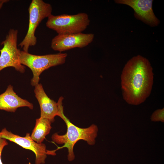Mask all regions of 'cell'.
<instances>
[{"mask_svg":"<svg viewBox=\"0 0 164 164\" xmlns=\"http://www.w3.org/2000/svg\"><path fill=\"white\" fill-rule=\"evenodd\" d=\"M152 68L149 60L140 55L126 63L121 76L123 99L128 104L139 105L150 95L153 83Z\"/></svg>","mask_w":164,"mask_h":164,"instance_id":"obj_1","label":"cell"},{"mask_svg":"<svg viewBox=\"0 0 164 164\" xmlns=\"http://www.w3.org/2000/svg\"><path fill=\"white\" fill-rule=\"evenodd\" d=\"M63 97L61 96L57 102L58 107V116L65 123L67 126V132L64 135L53 134L51 137L53 142L58 144H63L60 148H66L68 149L67 159L71 161L75 159L73 147L76 142L80 140L86 141L90 145H94L95 139L97 135L98 129L97 125L92 124L88 128H82L72 123L64 114L63 101Z\"/></svg>","mask_w":164,"mask_h":164,"instance_id":"obj_2","label":"cell"},{"mask_svg":"<svg viewBox=\"0 0 164 164\" xmlns=\"http://www.w3.org/2000/svg\"><path fill=\"white\" fill-rule=\"evenodd\" d=\"M67 56V53H61L38 55L21 50L20 61L22 65L28 67L32 71L33 77L31 84L35 86L39 84V76L44 71L51 67L64 64Z\"/></svg>","mask_w":164,"mask_h":164,"instance_id":"obj_3","label":"cell"},{"mask_svg":"<svg viewBox=\"0 0 164 164\" xmlns=\"http://www.w3.org/2000/svg\"><path fill=\"white\" fill-rule=\"evenodd\" d=\"M52 7L42 0H32L28 8L29 24L27 33L18 46L23 50L28 52L30 46H35L37 38L35 33L36 28L42 21L52 15Z\"/></svg>","mask_w":164,"mask_h":164,"instance_id":"obj_4","label":"cell"},{"mask_svg":"<svg viewBox=\"0 0 164 164\" xmlns=\"http://www.w3.org/2000/svg\"><path fill=\"white\" fill-rule=\"evenodd\" d=\"M90 23L88 15L85 13L74 15L52 14L48 18L46 26L55 31L58 34H73L82 32Z\"/></svg>","mask_w":164,"mask_h":164,"instance_id":"obj_5","label":"cell"},{"mask_svg":"<svg viewBox=\"0 0 164 164\" xmlns=\"http://www.w3.org/2000/svg\"><path fill=\"white\" fill-rule=\"evenodd\" d=\"M18 34L17 30L10 29L5 39L1 43L3 47L0 50V71L10 67L22 73L25 71V66L20 61L21 50L17 48Z\"/></svg>","mask_w":164,"mask_h":164,"instance_id":"obj_6","label":"cell"},{"mask_svg":"<svg viewBox=\"0 0 164 164\" xmlns=\"http://www.w3.org/2000/svg\"><path fill=\"white\" fill-rule=\"evenodd\" d=\"M94 38L92 33L58 34L52 39L51 47L60 53L74 48H82L91 43Z\"/></svg>","mask_w":164,"mask_h":164,"instance_id":"obj_7","label":"cell"},{"mask_svg":"<svg viewBox=\"0 0 164 164\" xmlns=\"http://www.w3.org/2000/svg\"><path fill=\"white\" fill-rule=\"evenodd\" d=\"M0 138L13 142L23 148L31 150L36 156L35 164H43L48 155L45 144H38L31 138L30 134L27 133L25 137H21L9 131L6 128L0 132Z\"/></svg>","mask_w":164,"mask_h":164,"instance_id":"obj_8","label":"cell"},{"mask_svg":"<svg viewBox=\"0 0 164 164\" xmlns=\"http://www.w3.org/2000/svg\"><path fill=\"white\" fill-rule=\"evenodd\" d=\"M118 4H124L132 8L135 18L150 26H158L160 22L152 8V0H116Z\"/></svg>","mask_w":164,"mask_h":164,"instance_id":"obj_9","label":"cell"},{"mask_svg":"<svg viewBox=\"0 0 164 164\" xmlns=\"http://www.w3.org/2000/svg\"><path fill=\"white\" fill-rule=\"evenodd\" d=\"M34 87L35 96L40 108V117L47 119L52 123L54 122L55 117L58 116V113L57 103L48 97L41 84Z\"/></svg>","mask_w":164,"mask_h":164,"instance_id":"obj_10","label":"cell"},{"mask_svg":"<svg viewBox=\"0 0 164 164\" xmlns=\"http://www.w3.org/2000/svg\"><path fill=\"white\" fill-rule=\"evenodd\" d=\"M25 107L32 110L33 108V104L18 96L11 85H9L5 91L0 94V110L14 112L18 108Z\"/></svg>","mask_w":164,"mask_h":164,"instance_id":"obj_11","label":"cell"},{"mask_svg":"<svg viewBox=\"0 0 164 164\" xmlns=\"http://www.w3.org/2000/svg\"><path fill=\"white\" fill-rule=\"evenodd\" d=\"M51 122L49 119L40 117L36 119L35 125L30 135L32 139L38 144L42 143L51 129Z\"/></svg>","mask_w":164,"mask_h":164,"instance_id":"obj_12","label":"cell"},{"mask_svg":"<svg viewBox=\"0 0 164 164\" xmlns=\"http://www.w3.org/2000/svg\"><path fill=\"white\" fill-rule=\"evenodd\" d=\"M150 119L152 121H164V108L158 109L154 111L151 115Z\"/></svg>","mask_w":164,"mask_h":164,"instance_id":"obj_13","label":"cell"},{"mask_svg":"<svg viewBox=\"0 0 164 164\" xmlns=\"http://www.w3.org/2000/svg\"><path fill=\"white\" fill-rule=\"evenodd\" d=\"M8 145L6 139L0 138V164H3L1 160L2 152L4 147Z\"/></svg>","mask_w":164,"mask_h":164,"instance_id":"obj_14","label":"cell"},{"mask_svg":"<svg viewBox=\"0 0 164 164\" xmlns=\"http://www.w3.org/2000/svg\"><path fill=\"white\" fill-rule=\"evenodd\" d=\"M8 0H2V1L0 2V10L2 8L4 3L9 2Z\"/></svg>","mask_w":164,"mask_h":164,"instance_id":"obj_15","label":"cell"},{"mask_svg":"<svg viewBox=\"0 0 164 164\" xmlns=\"http://www.w3.org/2000/svg\"><path fill=\"white\" fill-rule=\"evenodd\" d=\"M2 0H0V2L2 1Z\"/></svg>","mask_w":164,"mask_h":164,"instance_id":"obj_16","label":"cell"}]
</instances>
